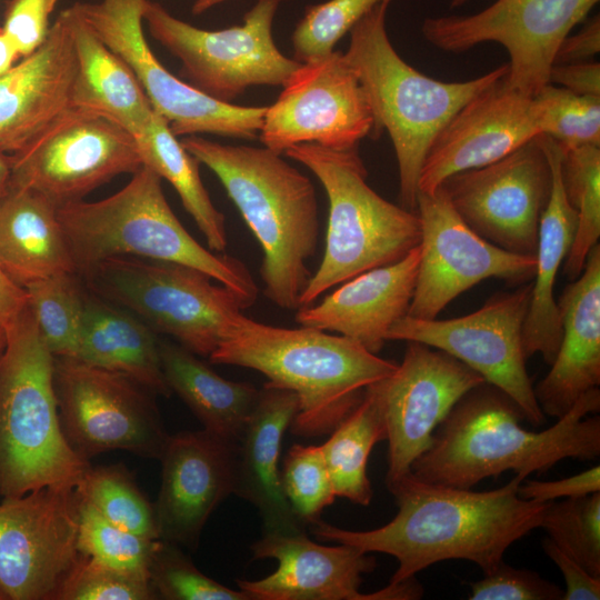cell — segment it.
Returning <instances> with one entry per match:
<instances>
[{"label":"cell","mask_w":600,"mask_h":600,"mask_svg":"<svg viewBox=\"0 0 600 600\" xmlns=\"http://www.w3.org/2000/svg\"><path fill=\"white\" fill-rule=\"evenodd\" d=\"M524 479L516 474L503 487L473 491L424 482L410 471L387 484L398 504L390 522L352 531L318 520L313 532L324 541L394 557L398 568L389 584L447 560L474 562L487 574L513 542L541 526L548 502L521 498L518 488Z\"/></svg>","instance_id":"obj_1"},{"label":"cell","mask_w":600,"mask_h":600,"mask_svg":"<svg viewBox=\"0 0 600 600\" xmlns=\"http://www.w3.org/2000/svg\"><path fill=\"white\" fill-rule=\"evenodd\" d=\"M600 390L586 392L550 428L536 432L514 401L483 382L453 406L433 432L411 473L429 483L471 489L488 477L512 470L527 478L566 458L592 460L600 453Z\"/></svg>","instance_id":"obj_2"},{"label":"cell","mask_w":600,"mask_h":600,"mask_svg":"<svg viewBox=\"0 0 600 600\" xmlns=\"http://www.w3.org/2000/svg\"><path fill=\"white\" fill-rule=\"evenodd\" d=\"M209 360L256 370L267 377L266 383L294 392L298 411L290 429L306 438L331 432L361 401L364 389L398 366L347 337L270 326L242 312L229 320Z\"/></svg>","instance_id":"obj_3"},{"label":"cell","mask_w":600,"mask_h":600,"mask_svg":"<svg viewBox=\"0 0 600 600\" xmlns=\"http://www.w3.org/2000/svg\"><path fill=\"white\" fill-rule=\"evenodd\" d=\"M180 141L218 177L259 241L263 294L283 310H297L319 237L311 180L266 147L223 144L199 136Z\"/></svg>","instance_id":"obj_4"},{"label":"cell","mask_w":600,"mask_h":600,"mask_svg":"<svg viewBox=\"0 0 600 600\" xmlns=\"http://www.w3.org/2000/svg\"><path fill=\"white\" fill-rule=\"evenodd\" d=\"M390 2L374 6L349 31L346 58L373 116L370 134L389 133L399 171L400 206L416 211L424 158L440 130L468 101L508 74V63L468 81L446 82L421 73L393 48L386 29Z\"/></svg>","instance_id":"obj_5"},{"label":"cell","mask_w":600,"mask_h":600,"mask_svg":"<svg viewBox=\"0 0 600 600\" xmlns=\"http://www.w3.org/2000/svg\"><path fill=\"white\" fill-rule=\"evenodd\" d=\"M161 181L142 166L114 194L58 208L77 273L116 257L173 262L207 273L252 306L258 286L246 264L201 246L171 210Z\"/></svg>","instance_id":"obj_6"},{"label":"cell","mask_w":600,"mask_h":600,"mask_svg":"<svg viewBox=\"0 0 600 600\" xmlns=\"http://www.w3.org/2000/svg\"><path fill=\"white\" fill-rule=\"evenodd\" d=\"M0 354V496L76 487L91 466L68 443L54 390V357L27 306L7 327Z\"/></svg>","instance_id":"obj_7"},{"label":"cell","mask_w":600,"mask_h":600,"mask_svg":"<svg viewBox=\"0 0 600 600\" xmlns=\"http://www.w3.org/2000/svg\"><path fill=\"white\" fill-rule=\"evenodd\" d=\"M284 154L319 179L329 200L323 257L300 296L299 308L358 274L401 260L420 244L417 211L386 200L369 187L358 149L301 143Z\"/></svg>","instance_id":"obj_8"},{"label":"cell","mask_w":600,"mask_h":600,"mask_svg":"<svg viewBox=\"0 0 600 600\" xmlns=\"http://www.w3.org/2000/svg\"><path fill=\"white\" fill-rule=\"evenodd\" d=\"M79 276L94 294L201 357L209 358L229 320L250 307L207 273L173 262L116 257Z\"/></svg>","instance_id":"obj_9"},{"label":"cell","mask_w":600,"mask_h":600,"mask_svg":"<svg viewBox=\"0 0 600 600\" xmlns=\"http://www.w3.org/2000/svg\"><path fill=\"white\" fill-rule=\"evenodd\" d=\"M279 0H258L242 23L220 30L200 29L144 0L142 20L153 39L181 62V74L208 96L232 103L253 86L283 87L300 62L274 43Z\"/></svg>","instance_id":"obj_10"},{"label":"cell","mask_w":600,"mask_h":600,"mask_svg":"<svg viewBox=\"0 0 600 600\" xmlns=\"http://www.w3.org/2000/svg\"><path fill=\"white\" fill-rule=\"evenodd\" d=\"M144 0L76 2L71 7L134 71L153 110L176 137L216 134L253 140L267 107L217 100L170 73L152 53L143 32Z\"/></svg>","instance_id":"obj_11"},{"label":"cell","mask_w":600,"mask_h":600,"mask_svg":"<svg viewBox=\"0 0 600 600\" xmlns=\"http://www.w3.org/2000/svg\"><path fill=\"white\" fill-rule=\"evenodd\" d=\"M62 432L84 460L110 450L158 459L168 440L151 391L132 379L71 358H54Z\"/></svg>","instance_id":"obj_12"},{"label":"cell","mask_w":600,"mask_h":600,"mask_svg":"<svg viewBox=\"0 0 600 600\" xmlns=\"http://www.w3.org/2000/svg\"><path fill=\"white\" fill-rule=\"evenodd\" d=\"M11 157L9 188L34 190L58 208L142 167L131 133L103 116L71 107Z\"/></svg>","instance_id":"obj_13"},{"label":"cell","mask_w":600,"mask_h":600,"mask_svg":"<svg viewBox=\"0 0 600 600\" xmlns=\"http://www.w3.org/2000/svg\"><path fill=\"white\" fill-rule=\"evenodd\" d=\"M599 1L497 0L472 14L426 18L421 32L447 52H463L484 42L501 44L510 57L507 84L534 97L549 83L562 40Z\"/></svg>","instance_id":"obj_14"},{"label":"cell","mask_w":600,"mask_h":600,"mask_svg":"<svg viewBox=\"0 0 600 600\" xmlns=\"http://www.w3.org/2000/svg\"><path fill=\"white\" fill-rule=\"evenodd\" d=\"M530 294L528 282L514 291L494 293L462 317L427 320L404 316L391 326L387 340L419 342L452 356L503 391L524 419L539 427L546 416L537 402L522 346Z\"/></svg>","instance_id":"obj_15"},{"label":"cell","mask_w":600,"mask_h":600,"mask_svg":"<svg viewBox=\"0 0 600 600\" xmlns=\"http://www.w3.org/2000/svg\"><path fill=\"white\" fill-rule=\"evenodd\" d=\"M372 128L360 81L346 54L333 50L299 64L267 107L259 138L280 154L301 143L352 150Z\"/></svg>","instance_id":"obj_16"},{"label":"cell","mask_w":600,"mask_h":600,"mask_svg":"<svg viewBox=\"0 0 600 600\" xmlns=\"http://www.w3.org/2000/svg\"><path fill=\"white\" fill-rule=\"evenodd\" d=\"M76 487L47 486L0 502V594L54 600L80 553Z\"/></svg>","instance_id":"obj_17"},{"label":"cell","mask_w":600,"mask_h":600,"mask_svg":"<svg viewBox=\"0 0 600 600\" xmlns=\"http://www.w3.org/2000/svg\"><path fill=\"white\" fill-rule=\"evenodd\" d=\"M420 261L407 316L436 319L459 294L488 278L510 283L533 279L536 256L507 251L473 231L451 206L444 190L418 192Z\"/></svg>","instance_id":"obj_18"},{"label":"cell","mask_w":600,"mask_h":600,"mask_svg":"<svg viewBox=\"0 0 600 600\" xmlns=\"http://www.w3.org/2000/svg\"><path fill=\"white\" fill-rule=\"evenodd\" d=\"M440 187L483 239L510 252L536 256L539 221L552 187L539 136L492 163L448 177Z\"/></svg>","instance_id":"obj_19"},{"label":"cell","mask_w":600,"mask_h":600,"mask_svg":"<svg viewBox=\"0 0 600 600\" xmlns=\"http://www.w3.org/2000/svg\"><path fill=\"white\" fill-rule=\"evenodd\" d=\"M483 382L479 373L452 356L419 342H407L397 369L366 388L386 427L387 484L411 471L453 406Z\"/></svg>","instance_id":"obj_20"},{"label":"cell","mask_w":600,"mask_h":600,"mask_svg":"<svg viewBox=\"0 0 600 600\" xmlns=\"http://www.w3.org/2000/svg\"><path fill=\"white\" fill-rule=\"evenodd\" d=\"M506 77L461 107L434 138L421 168L418 192L431 193L450 176L492 163L540 136L533 97Z\"/></svg>","instance_id":"obj_21"},{"label":"cell","mask_w":600,"mask_h":600,"mask_svg":"<svg viewBox=\"0 0 600 600\" xmlns=\"http://www.w3.org/2000/svg\"><path fill=\"white\" fill-rule=\"evenodd\" d=\"M236 444L203 429L169 434L153 503L161 540L197 549L211 513L233 494Z\"/></svg>","instance_id":"obj_22"},{"label":"cell","mask_w":600,"mask_h":600,"mask_svg":"<svg viewBox=\"0 0 600 600\" xmlns=\"http://www.w3.org/2000/svg\"><path fill=\"white\" fill-rule=\"evenodd\" d=\"M254 559H274L277 570L259 580L236 582L251 600H373L379 591H359L362 574L376 568V560L357 547L324 546L310 540L306 531L263 534L251 546Z\"/></svg>","instance_id":"obj_23"},{"label":"cell","mask_w":600,"mask_h":600,"mask_svg":"<svg viewBox=\"0 0 600 600\" xmlns=\"http://www.w3.org/2000/svg\"><path fill=\"white\" fill-rule=\"evenodd\" d=\"M77 59L68 9L43 43L0 76V149L16 153L71 107Z\"/></svg>","instance_id":"obj_24"},{"label":"cell","mask_w":600,"mask_h":600,"mask_svg":"<svg viewBox=\"0 0 600 600\" xmlns=\"http://www.w3.org/2000/svg\"><path fill=\"white\" fill-rule=\"evenodd\" d=\"M419 261L417 246L401 260L358 274L319 303L297 309L294 320L347 337L378 354L391 326L408 313Z\"/></svg>","instance_id":"obj_25"},{"label":"cell","mask_w":600,"mask_h":600,"mask_svg":"<svg viewBox=\"0 0 600 600\" xmlns=\"http://www.w3.org/2000/svg\"><path fill=\"white\" fill-rule=\"evenodd\" d=\"M562 337L547 376L533 387L546 416H564L600 384V244L589 252L580 276L557 301Z\"/></svg>","instance_id":"obj_26"},{"label":"cell","mask_w":600,"mask_h":600,"mask_svg":"<svg viewBox=\"0 0 600 600\" xmlns=\"http://www.w3.org/2000/svg\"><path fill=\"white\" fill-rule=\"evenodd\" d=\"M297 411L294 392L264 383L236 444L233 494L257 508L263 534L304 531L284 497L279 469L283 436Z\"/></svg>","instance_id":"obj_27"},{"label":"cell","mask_w":600,"mask_h":600,"mask_svg":"<svg viewBox=\"0 0 600 600\" xmlns=\"http://www.w3.org/2000/svg\"><path fill=\"white\" fill-rule=\"evenodd\" d=\"M539 137L550 164L552 187L539 221L536 270L522 329V346L527 359L540 353L544 362L551 364L562 337L554 283L572 246L578 219L562 186V149L552 138Z\"/></svg>","instance_id":"obj_28"},{"label":"cell","mask_w":600,"mask_h":600,"mask_svg":"<svg viewBox=\"0 0 600 600\" xmlns=\"http://www.w3.org/2000/svg\"><path fill=\"white\" fill-rule=\"evenodd\" d=\"M57 211L44 196L27 188H8L0 200V266L22 288L77 272Z\"/></svg>","instance_id":"obj_29"},{"label":"cell","mask_w":600,"mask_h":600,"mask_svg":"<svg viewBox=\"0 0 600 600\" xmlns=\"http://www.w3.org/2000/svg\"><path fill=\"white\" fill-rule=\"evenodd\" d=\"M77 69L71 108L103 116L136 137L154 110L131 67L70 7Z\"/></svg>","instance_id":"obj_30"},{"label":"cell","mask_w":600,"mask_h":600,"mask_svg":"<svg viewBox=\"0 0 600 600\" xmlns=\"http://www.w3.org/2000/svg\"><path fill=\"white\" fill-rule=\"evenodd\" d=\"M71 359L121 373L154 394H171L153 330L94 293H86L77 351Z\"/></svg>","instance_id":"obj_31"},{"label":"cell","mask_w":600,"mask_h":600,"mask_svg":"<svg viewBox=\"0 0 600 600\" xmlns=\"http://www.w3.org/2000/svg\"><path fill=\"white\" fill-rule=\"evenodd\" d=\"M166 382L187 404L203 430L237 443L259 399L248 382L222 378L179 343L159 341Z\"/></svg>","instance_id":"obj_32"},{"label":"cell","mask_w":600,"mask_h":600,"mask_svg":"<svg viewBox=\"0 0 600 600\" xmlns=\"http://www.w3.org/2000/svg\"><path fill=\"white\" fill-rule=\"evenodd\" d=\"M134 139L142 166L149 167L174 188L208 248L223 252L228 243L224 216L214 207L203 186L198 159L182 146L156 111Z\"/></svg>","instance_id":"obj_33"},{"label":"cell","mask_w":600,"mask_h":600,"mask_svg":"<svg viewBox=\"0 0 600 600\" xmlns=\"http://www.w3.org/2000/svg\"><path fill=\"white\" fill-rule=\"evenodd\" d=\"M386 440V427L372 397L366 391L356 408L321 444L336 497L368 506L373 492L367 476L372 448Z\"/></svg>","instance_id":"obj_34"},{"label":"cell","mask_w":600,"mask_h":600,"mask_svg":"<svg viewBox=\"0 0 600 600\" xmlns=\"http://www.w3.org/2000/svg\"><path fill=\"white\" fill-rule=\"evenodd\" d=\"M561 177L567 200L578 219L572 246L562 264L567 278L574 280L600 238V147L562 151Z\"/></svg>","instance_id":"obj_35"},{"label":"cell","mask_w":600,"mask_h":600,"mask_svg":"<svg viewBox=\"0 0 600 600\" xmlns=\"http://www.w3.org/2000/svg\"><path fill=\"white\" fill-rule=\"evenodd\" d=\"M28 306L40 337L54 358H74L86 291L77 272L27 283Z\"/></svg>","instance_id":"obj_36"},{"label":"cell","mask_w":600,"mask_h":600,"mask_svg":"<svg viewBox=\"0 0 600 600\" xmlns=\"http://www.w3.org/2000/svg\"><path fill=\"white\" fill-rule=\"evenodd\" d=\"M76 489L112 523L149 539H160L154 506L124 464L90 466Z\"/></svg>","instance_id":"obj_37"},{"label":"cell","mask_w":600,"mask_h":600,"mask_svg":"<svg viewBox=\"0 0 600 600\" xmlns=\"http://www.w3.org/2000/svg\"><path fill=\"white\" fill-rule=\"evenodd\" d=\"M158 540L112 523L79 494L77 546L81 556L149 578L148 569Z\"/></svg>","instance_id":"obj_38"},{"label":"cell","mask_w":600,"mask_h":600,"mask_svg":"<svg viewBox=\"0 0 600 600\" xmlns=\"http://www.w3.org/2000/svg\"><path fill=\"white\" fill-rule=\"evenodd\" d=\"M540 528L563 552L600 578V491L548 502Z\"/></svg>","instance_id":"obj_39"},{"label":"cell","mask_w":600,"mask_h":600,"mask_svg":"<svg viewBox=\"0 0 600 600\" xmlns=\"http://www.w3.org/2000/svg\"><path fill=\"white\" fill-rule=\"evenodd\" d=\"M540 134L552 138L563 152L600 147V98L580 96L547 83L533 97Z\"/></svg>","instance_id":"obj_40"},{"label":"cell","mask_w":600,"mask_h":600,"mask_svg":"<svg viewBox=\"0 0 600 600\" xmlns=\"http://www.w3.org/2000/svg\"><path fill=\"white\" fill-rule=\"evenodd\" d=\"M157 599L164 600H251L202 573L181 547L159 539L148 569Z\"/></svg>","instance_id":"obj_41"},{"label":"cell","mask_w":600,"mask_h":600,"mask_svg":"<svg viewBox=\"0 0 600 600\" xmlns=\"http://www.w3.org/2000/svg\"><path fill=\"white\" fill-rule=\"evenodd\" d=\"M287 501L304 524L316 523L336 497L321 446L293 444L280 470Z\"/></svg>","instance_id":"obj_42"},{"label":"cell","mask_w":600,"mask_h":600,"mask_svg":"<svg viewBox=\"0 0 600 600\" xmlns=\"http://www.w3.org/2000/svg\"><path fill=\"white\" fill-rule=\"evenodd\" d=\"M392 0H328L308 6L291 42L293 59L307 62L334 50L338 41L374 6Z\"/></svg>","instance_id":"obj_43"},{"label":"cell","mask_w":600,"mask_h":600,"mask_svg":"<svg viewBox=\"0 0 600 600\" xmlns=\"http://www.w3.org/2000/svg\"><path fill=\"white\" fill-rule=\"evenodd\" d=\"M149 578L84 556L63 580L54 600H154Z\"/></svg>","instance_id":"obj_44"},{"label":"cell","mask_w":600,"mask_h":600,"mask_svg":"<svg viewBox=\"0 0 600 600\" xmlns=\"http://www.w3.org/2000/svg\"><path fill=\"white\" fill-rule=\"evenodd\" d=\"M563 590L537 572L503 561L470 584V600H562Z\"/></svg>","instance_id":"obj_45"},{"label":"cell","mask_w":600,"mask_h":600,"mask_svg":"<svg viewBox=\"0 0 600 600\" xmlns=\"http://www.w3.org/2000/svg\"><path fill=\"white\" fill-rule=\"evenodd\" d=\"M58 0H11L1 27L21 58L34 52L46 40L49 18Z\"/></svg>","instance_id":"obj_46"},{"label":"cell","mask_w":600,"mask_h":600,"mask_svg":"<svg viewBox=\"0 0 600 600\" xmlns=\"http://www.w3.org/2000/svg\"><path fill=\"white\" fill-rule=\"evenodd\" d=\"M600 491V467L594 466L574 476L551 480H523L518 494L536 502H550L559 498H576Z\"/></svg>","instance_id":"obj_47"},{"label":"cell","mask_w":600,"mask_h":600,"mask_svg":"<svg viewBox=\"0 0 600 600\" xmlns=\"http://www.w3.org/2000/svg\"><path fill=\"white\" fill-rule=\"evenodd\" d=\"M542 548L561 571L566 590L562 600H599L600 578L589 573L573 558L563 552L552 540L546 538Z\"/></svg>","instance_id":"obj_48"},{"label":"cell","mask_w":600,"mask_h":600,"mask_svg":"<svg viewBox=\"0 0 600 600\" xmlns=\"http://www.w3.org/2000/svg\"><path fill=\"white\" fill-rule=\"evenodd\" d=\"M549 83L580 96L600 98V64L594 61L554 63L549 72Z\"/></svg>","instance_id":"obj_49"},{"label":"cell","mask_w":600,"mask_h":600,"mask_svg":"<svg viewBox=\"0 0 600 600\" xmlns=\"http://www.w3.org/2000/svg\"><path fill=\"white\" fill-rule=\"evenodd\" d=\"M600 51V17L594 16L574 34H568L560 43L554 63L590 61Z\"/></svg>","instance_id":"obj_50"},{"label":"cell","mask_w":600,"mask_h":600,"mask_svg":"<svg viewBox=\"0 0 600 600\" xmlns=\"http://www.w3.org/2000/svg\"><path fill=\"white\" fill-rule=\"evenodd\" d=\"M27 306L26 290L13 282L0 266V323L7 327Z\"/></svg>","instance_id":"obj_51"},{"label":"cell","mask_w":600,"mask_h":600,"mask_svg":"<svg viewBox=\"0 0 600 600\" xmlns=\"http://www.w3.org/2000/svg\"><path fill=\"white\" fill-rule=\"evenodd\" d=\"M19 58L21 57L17 48L3 29L0 28V76L8 72Z\"/></svg>","instance_id":"obj_52"},{"label":"cell","mask_w":600,"mask_h":600,"mask_svg":"<svg viewBox=\"0 0 600 600\" xmlns=\"http://www.w3.org/2000/svg\"><path fill=\"white\" fill-rule=\"evenodd\" d=\"M12 157L0 149V200L9 188Z\"/></svg>","instance_id":"obj_53"},{"label":"cell","mask_w":600,"mask_h":600,"mask_svg":"<svg viewBox=\"0 0 600 600\" xmlns=\"http://www.w3.org/2000/svg\"><path fill=\"white\" fill-rule=\"evenodd\" d=\"M224 1H228V0H196L192 6L191 11L193 14H201L206 12L207 10H209L210 8L217 4H220ZM279 1L281 2L283 0H279Z\"/></svg>","instance_id":"obj_54"},{"label":"cell","mask_w":600,"mask_h":600,"mask_svg":"<svg viewBox=\"0 0 600 600\" xmlns=\"http://www.w3.org/2000/svg\"><path fill=\"white\" fill-rule=\"evenodd\" d=\"M7 343V330L3 324L0 323V354L2 353Z\"/></svg>","instance_id":"obj_55"},{"label":"cell","mask_w":600,"mask_h":600,"mask_svg":"<svg viewBox=\"0 0 600 600\" xmlns=\"http://www.w3.org/2000/svg\"><path fill=\"white\" fill-rule=\"evenodd\" d=\"M469 0H452L451 3H450V8H459L461 6H463L466 2H468Z\"/></svg>","instance_id":"obj_56"},{"label":"cell","mask_w":600,"mask_h":600,"mask_svg":"<svg viewBox=\"0 0 600 600\" xmlns=\"http://www.w3.org/2000/svg\"><path fill=\"white\" fill-rule=\"evenodd\" d=\"M0 600H3L2 597H1V594H0Z\"/></svg>","instance_id":"obj_57"}]
</instances>
